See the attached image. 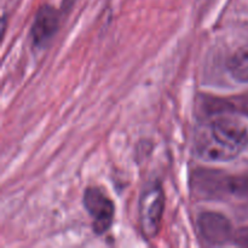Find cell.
<instances>
[{
  "label": "cell",
  "instance_id": "obj_7",
  "mask_svg": "<svg viewBox=\"0 0 248 248\" xmlns=\"http://www.w3.org/2000/svg\"><path fill=\"white\" fill-rule=\"evenodd\" d=\"M235 241L237 245L244 247H248V227L240 230L235 236Z\"/></svg>",
  "mask_w": 248,
  "mask_h": 248
},
{
  "label": "cell",
  "instance_id": "obj_4",
  "mask_svg": "<svg viewBox=\"0 0 248 248\" xmlns=\"http://www.w3.org/2000/svg\"><path fill=\"white\" fill-rule=\"evenodd\" d=\"M58 14L53 7L43 6L35 17L31 35L34 45L44 46L57 31Z\"/></svg>",
  "mask_w": 248,
  "mask_h": 248
},
{
  "label": "cell",
  "instance_id": "obj_1",
  "mask_svg": "<svg viewBox=\"0 0 248 248\" xmlns=\"http://www.w3.org/2000/svg\"><path fill=\"white\" fill-rule=\"evenodd\" d=\"M247 145V128L230 118H217L203 124L194 137V153L205 161H229L239 156Z\"/></svg>",
  "mask_w": 248,
  "mask_h": 248
},
{
  "label": "cell",
  "instance_id": "obj_2",
  "mask_svg": "<svg viewBox=\"0 0 248 248\" xmlns=\"http://www.w3.org/2000/svg\"><path fill=\"white\" fill-rule=\"evenodd\" d=\"M164 191L160 184L153 183L143 191L140 200V219L147 237L156 236L164 215Z\"/></svg>",
  "mask_w": 248,
  "mask_h": 248
},
{
  "label": "cell",
  "instance_id": "obj_3",
  "mask_svg": "<svg viewBox=\"0 0 248 248\" xmlns=\"http://www.w3.org/2000/svg\"><path fill=\"white\" fill-rule=\"evenodd\" d=\"M84 205L93 220V229L97 234H103L113 223L115 208L108 195L97 186L87 188L84 195Z\"/></svg>",
  "mask_w": 248,
  "mask_h": 248
},
{
  "label": "cell",
  "instance_id": "obj_8",
  "mask_svg": "<svg viewBox=\"0 0 248 248\" xmlns=\"http://www.w3.org/2000/svg\"><path fill=\"white\" fill-rule=\"evenodd\" d=\"M237 107H239V109L241 111H244L245 114H247L248 115V97H246V98L241 99V101L237 103Z\"/></svg>",
  "mask_w": 248,
  "mask_h": 248
},
{
  "label": "cell",
  "instance_id": "obj_6",
  "mask_svg": "<svg viewBox=\"0 0 248 248\" xmlns=\"http://www.w3.org/2000/svg\"><path fill=\"white\" fill-rule=\"evenodd\" d=\"M227 68L236 81L248 82V43L239 46L229 56Z\"/></svg>",
  "mask_w": 248,
  "mask_h": 248
},
{
  "label": "cell",
  "instance_id": "obj_5",
  "mask_svg": "<svg viewBox=\"0 0 248 248\" xmlns=\"http://www.w3.org/2000/svg\"><path fill=\"white\" fill-rule=\"evenodd\" d=\"M200 229L203 237L213 245L225 242L230 234L229 223L224 217L216 213H206L201 216Z\"/></svg>",
  "mask_w": 248,
  "mask_h": 248
}]
</instances>
